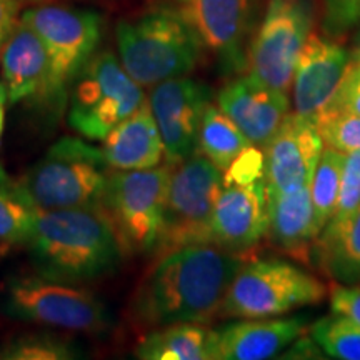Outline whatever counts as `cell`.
I'll use <instances>...</instances> for the list:
<instances>
[{
    "mask_svg": "<svg viewBox=\"0 0 360 360\" xmlns=\"http://www.w3.org/2000/svg\"><path fill=\"white\" fill-rule=\"evenodd\" d=\"M244 255L217 244L188 245L159 255L132 297V317L142 327L205 323L219 317L220 305L245 264Z\"/></svg>",
    "mask_w": 360,
    "mask_h": 360,
    "instance_id": "6da1fadb",
    "label": "cell"
},
{
    "mask_svg": "<svg viewBox=\"0 0 360 360\" xmlns=\"http://www.w3.org/2000/svg\"><path fill=\"white\" fill-rule=\"evenodd\" d=\"M25 244L37 276L77 285L114 272L124 255L101 207L39 210Z\"/></svg>",
    "mask_w": 360,
    "mask_h": 360,
    "instance_id": "7a4b0ae2",
    "label": "cell"
},
{
    "mask_svg": "<svg viewBox=\"0 0 360 360\" xmlns=\"http://www.w3.org/2000/svg\"><path fill=\"white\" fill-rule=\"evenodd\" d=\"M119 60L141 87L184 77L202 57L199 37L174 6H157L115 27Z\"/></svg>",
    "mask_w": 360,
    "mask_h": 360,
    "instance_id": "3957f363",
    "label": "cell"
},
{
    "mask_svg": "<svg viewBox=\"0 0 360 360\" xmlns=\"http://www.w3.org/2000/svg\"><path fill=\"white\" fill-rule=\"evenodd\" d=\"M20 19L44 44L49 75L40 103L57 117L69 102L75 77L96 56L102 39V15L89 8L49 4L27 8Z\"/></svg>",
    "mask_w": 360,
    "mask_h": 360,
    "instance_id": "277c9868",
    "label": "cell"
},
{
    "mask_svg": "<svg viewBox=\"0 0 360 360\" xmlns=\"http://www.w3.org/2000/svg\"><path fill=\"white\" fill-rule=\"evenodd\" d=\"M110 172L101 148L79 137H62L17 186L39 210L98 207Z\"/></svg>",
    "mask_w": 360,
    "mask_h": 360,
    "instance_id": "5b68a950",
    "label": "cell"
},
{
    "mask_svg": "<svg viewBox=\"0 0 360 360\" xmlns=\"http://www.w3.org/2000/svg\"><path fill=\"white\" fill-rule=\"evenodd\" d=\"M326 295V283L299 265L281 259H260L238 269L225 292L219 317H282L322 302Z\"/></svg>",
    "mask_w": 360,
    "mask_h": 360,
    "instance_id": "8992f818",
    "label": "cell"
},
{
    "mask_svg": "<svg viewBox=\"0 0 360 360\" xmlns=\"http://www.w3.org/2000/svg\"><path fill=\"white\" fill-rule=\"evenodd\" d=\"M172 165L112 170L101 209L125 255L152 254L159 245Z\"/></svg>",
    "mask_w": 360,
    "mask_h": 360,
    "instance_id": "52a82bcc",
    "label": "cell"
},
{
    "mask_svg": "<svg viewBox=\"0 0 360 360\" xmlns=\"http://www.w3.org/2000/svg\"><path fill=\"white\" fill-rule=\"evenodd\" d=\"M141 85L114 56L102 51L87 62L69 92V124L89 141H102L146 102Z\"/></svg>",
    "mask_w": 360,
    "mask_h": 360,
    "instance_id": "ba28073f",
    "label": "cell"
},
{
    "mask_svg": "<svg viewBox=\"0 0 360 360\" xmlns=\"http://www.w3.org/2000/svg\"><path fill=\"white\" fill-rule=\"evenodd\" d=\"M222 187L224 172L199 152L172 165L157 255L214 244L212 214Z\"/></svg>",
    "mask_w": 360,
    "mask_h": 360,
    "instance_id": "9c48e42d",
    "label": "cell"
},
{
    "mask_svg": "<svg viewBox=\"0 0 360 360\" xmlns=\"http://www.w3.org/2000/svg\"><path fill=\"white\" fill-rule=\"evenodd\" d=\"M4 307L13 319L85 334L105 332L112 322L105 304L94 292L40 276L12 281Z\"/></svg>",
    "mask_w": 360,
    "mask_h": 360,
    "instance_id": "30bf717a",
    "label": "cell"
},
{
    "mask_svg": "<svg viewBox=\"0 0 360 360\" xmlns=\"http://www.w3.org/2000/svg\"><path fill=\"white\" fill-rule=\"evenodd\" d=\"M312 0H269L250 49L249 75L289 94L300 51L312 34Z\"/></svg>",
    "mask_w": 360,
    "mask_h": 360,
    "instance_id": "8fae6325",
    "label": "cell"
},
{
    "mask_svg": "<svg viewBox=\"0 0 360 360\" xmlns=\"http://www.w3.org/2000/svg\"><path fill=\"white\" fill-rule=\"evenodd\" d=\"M210 98L209 85L187 75L150 89L147 102L164 143L165 164L175 165L199 152L202 117Z\"/></svg>",
    "mask_w": 360,
    "mask_h": 360,
    "instance_id": "7c38bea8",
    "label": "cell"
},
{
    "mask_svg": "<svg viewBox=\"0 0 360 360\" xmlns=\"http://www.w3.org/2000/svg\"><path fill=\"white\" fill-rule=\"evenodd\" d=\"M172 6L220 69L227 74L245 69L252 0H172Z\"/></svg>",
    "mask_w": 360,
    "mask_h": 360,
    "instance_id": "4fadbf2b",
    "label": "cell"
},
{
    "mask_svg": "<svg viewBox=\"0 0 360 360\" xmlns=\"http://www.w3.org/2000/svg\"><path fill=\"white\" fill-rule=\"evenodd\" d=\"M323 150V141L312 119L287 114L264 146L265 184L270 192H290L310 186Z\"/></svg>",
    "mask_w": 360,
    "mask_h": 360,
    "instance_id": "5bb4252c",
    "label": "cell"
},
{
    "mask_svg": "<svg viewBox=\"0 0 360 360\" xmlns=\"http://www.w3.org/2000/svg\"><path fill=\"white\" fill-rule=\"evenodd\" d=\"M267 184H224L212 214V242L247 257L267 233Z\"/></svg>",
    "mask_w": 360,
    "mask_h": 360,
    "instance_id": "9a60e30c",
    "label": "cell"
},
{
    "mask_svg": "<svg viewBox=\"0 0 360 360\" xmlns=\"http://www.w3.org/2000/svg\"><path fill=\"white\" fill-rule=\"evenodd\" d=\"M307 315L233 319L214 328L210 360H267L278 357L307 330Z\"/></svg>",
    "mask_w": 360,
    "mask_h": 360,
    "instance_id": "2e32d148",
    "label": "cell"
},
{
    "mask_svg": "<svg viewBox=\"0 0 360 360\" xmlns=\"http://www.w3.org/2000/svg\"><path fill=\"white\" fill-rule=\"evenodd\" d=\"M350 53L330 35L312 32L300 51L294 72L295 114L315 119L330 101L350 64Z\"/></svg>",
    "mask_w": 360,
    "mask_h": 360,
    "instance_id": "e0dca14e",
    "label": "cell"
},
{
    "mask_svg": "<svg viewBox=\"0 0 360 360\" xmlns=\"http://www.w3.org/2000/svg\"><path fill=\"white\" fill-rule=\"evenodd\" d=\"M217 105L240 129L252 146L264 148L289 114V96L269 87L252 75H242L224 85Z\"/></svg>",
    "mask_w": 360,
    "mask_h": 360,
    "instance_id": "ac0fdd59",
    "label": "cell"
},
{
    "mask_svg": "<svg viewBox=\"0 0 360 360\" xmlns=\"http://www.w3.org/2000/svg\"><path fill=\"white\" fill-rule=\"evenodd\" d=\"M267 233L270 240L285 254L307 262L319 231L315 224L310 186L290 192L267 191Z\"/></svg>",
    "mask_w": 360,
    "mask_h": 360,
    "instance_id": "d6986e66",
    "label": "cell"
},
{
    "mask_svg": "<svg viewBox=\"0 0 360 360\" xmlns=\"http://www.w3.org/2000/svg\"><path fill=\"white\" fill-rule=\"evenodd\" d=\"M0 67L7 102L34 98L40 103L49 75L47 53L39 35L22 19L0 51Z\"/></svg>",
    "mask_w": 360,
    "mask_h": 360,
    "instance_id": "ffe728a7",
    "label": "cell"
},
{
    "mask_svg": "<svg viewBox=\"0 0 360 360\" xmlns=\"http://www.w3.org/2000/svg\"><path fill=\"white\" fill-rule=\"evenodd\" d=\"M101 150L112 170H143L162 165L164 143L147 101L102 139Z\"/></svg>",
    "mask_w": 360,
    "mask_h": 360,
    "instance_id": "44dd1931",
    "label": "cell"
},
{
    "mask_svg": "<svg viewBox=\"0 0 360 360\" xmlns=\"http://www.w3.org/2000/svg\"><path fill=\"white\" fill-rule=\"evenodd\" d=\"M312 260L339 285H360V205L328 220L315 240Z\"/></svg>",
    "mask_w": 360,
    "mask_h": 360,
    "instance_id": "7402d4cb",
    "label": "cell"
},
{
    "mask_svg": "<svg viewBox=\"0 0 360 360\" xmlns=\"http://www.w3.org/2000/svg\"><path fill=\"white\" fill-rule=\"evenodd\" d=\"M212 328L205 323H172L143 337L135 355L143 360H210Z\"/></svg>",
    "mask_w": 360,
    "mask_h": 360,
    "instance_id": "603a6c76",
    "label": "cell"
},
{
    "mask_svg": "<svg viewBox=\"0 0 360 360\" xmlns=\"http://www.w3.org/2000/svg\"><path fill=\"white\" fill-rule=\"evenodd\" d=\"M252 143L240 129L212 102L207 105L199 132V154L209 159L215 167L227 170L233 159Z\"/></svg>",
    "mask_w": 360,
    "mask_h": 360,
    "instance_id": "cb8c5ba5",
    "label": "cell"
},
{
    "mask_svg": "<svg viewBox=\"0 0 360 360\" xmlns=\"http://www.w3.org/2000/svg\"><path fill=\"white\" fill-rule=\"evenodd\" d=\"M342 164H344V154L335 148L326 147L312 175L310 195H312L315 224L321 232L328 220L334 217L337 200H339Z\"/></svg>",
    "mask_w": 360,
    "mask_h": 360,
    "instance_id": "d4e9b609",
    "label": "cell"
},
{
    "mask_svg": "<svg viewBox=\"0 0 360 360\" xmlns=\"http://www.w3.org/2000/svg\"><path fill=\"white\" fill-rule=\"evenodd\" d=\"M37 212L17 182L0 187V244H25Z\"/></svg>",
    "mask_w": 360,
    "mask_h": 360,
    "instance_id": "484cf974",
    "label": "cell"
},
{
    "mask_svg": "<svg viewBox=\"0 0 360 360\" xmlns=\"http://www.w3.org/2000/svg\"><path fill=\"white\" fill-rule=\"evenodd\" d=\"M310 335L328 359L360 360V326L340 314L326 315L310 327Z\"/></svg>",
    "mask_w": 360,
    "mask_h": 360,
    "instance_id": "4316f807",
    "label": "cell"
},
{
    "mask_svg": "<svg viewBox=\"0 0 360 360\" xmlns=\"http://www.w3.org/2000/svg\"><path fill=\"white\" fill-rule=\"evenodd\" d=\"M79 355L70 340L51 334L20 335L0 347V360H70Z\"/></svg>",
    "mask_w": 360,
    "mask_h": 360,
    "instance_id": "83f0119b",
    "label": "cell"
},
{
    "mask_svg": "<svg viewBox=\"0 0 360 360\" xmlns=\"http://www.w3.org/2000/svg\"><path fill=\"white\" fill-rule=\"evenodd\" d=\"M323 146L342 154L360 150V115L327 103L314 119Z\"/></svg>",
    "mask_w": 360,
    "mask_h": 360,
    "instance_id": "f1b7e54d",
    "label": "cell"
},
{
    "mask_svg": "<svg viewBox=\"0 0 360 360\" xmlns=\"http://www.w3.org/2000/svg\"><path fill=\"white\" fill-rule=\"evenodd\" d=\"M360 205V150L344 154L339 200L334 217L352 212Z\"/></svg>",
    "mask_w": 360,
    "mask_h": 360,
    "instance_id": "f546056e",
    "label": "cell"
},
{
    "mask_svg": "<svg viewBox=\"0 0 360 360\" xmlns=\"http://www.w3.org/2000/svg\"><path fill=\"white\" fill-rule=\"evenodd\" d=\"M360 22V0H323V30L330 37L349 32Z\"/></svg>",
    "mask_w": 360,
    "mask_h": 360,
    "instance_id": "4dcf8cb0",
    "label": "cell"
},
{
    "mask_svg": "<svg viewBox=\"0 0 360 360\" xmlns=\"http://www.w3.org/2000/svg\"><path fill=\"white\" fill-rule=\"evenodd\" d=\"M265 177L264 152L260 147L249 146L238 154L227 170H224V184H252Z\"/></svg>",
    "mask_w": 360,
    "mask_h": 360,
    "instance_id": "1f68e13d",
    "label": "cell"
},
{
    "mask_svg": "<svg viewBox=\"0 0 360 360\" xmlns=\"http://www.w3.org/2000/svg\"><path fill=\"white\" fill-rule=\"evenodd\" d=\"M330 105L339 107L355 115H360V62L352 60L342 77L339 87L334 92Z\"/></svg>",
    "mask_w": 360,
    "mask_h": 360,
    "instance_id": "d6a6232c",
    "label": "cell"
},
{
    "mask_svg": "<svg viewBox=\"0 0 360 360\" xmlns=\"http://www.w3.org/2000/svg\"><path fill=\"white\" fill-rule=\"evenodd\" d=\"M330 310L360 326V285H337L330 294Z\"/></svg>",
    "mask_w": 360,
    "mask_h": 360,
    "instance_id": "836d02e7",
    "label": "cell"
},
{
    "mask_svg": "<svg viewBox=\"0 0 360 360\" xmlns=\"http://www.w3.org/2000/svg\"><path fill=\"white\" fill-rule=\"evenodd\" d=\"M22 0H0V51L22 17Z\"/></svg>",
    "mask_w": 360,
    "mask_h": 360,
    "instance_id": "e575fe53",
    "label": "cell"
},
{
    "mask_svg": "<svg viewBox=\"0 0 360 360\" xmlns=\"http://www.w3.org/2000/svg\"><path fill=\"white\" fill-rule=\"evenodd\" d=\"M282 359H327L321 345L312 339V335L305 337L304 334L295 339L283 352L278 355Z\"/></svg>",
    "mask_w": 360,
    "mask_h": 360,
    "instance_id": "d590c367",
    "label": "cell"
},
{
    "mask_svg": "<svg viewBox=\"0 0 360 360\" xmlns=\"http://www.w3.org/2000/svg\"><path fill=\"white\" fill-rule=\"evenodd\" d=\"M12 179L8 177V175L6 174V170H4L2 165H0V187L2 186H7V184H11Z\"/></svg>",
    "mask_w": 360,
    "mask_h": 360,
    "instance_id": "8d00e7d4",
    "label": "cell"
},
{
    "mask_svg": "<svg viewBox=\"0 0 360 360\" xmlns=\"http://www.w3.org/2000/svg\"><path fill=\"white\" fill-rule=\"evenodd\" d=\"M7 102V89H6V84L0 80V105H6Z\"/></svg>",
    "mask_w": 360,
    "mask_h": 360,
    "instance_id": "74e56055",
    "label": "cell"
},
{
    "mask_svg": "<svg viewBox=\"0 0 360 360\" xmlns=\"http://www.w3.org/2000/svg\"><path fill=\"white\" fill-rule=\"evenodd\" d=\"M4 125H6V107L0 105V139H2Z\"/></svg>",
    "mask_w": 360,
    "mask_h": 360,
    "instance_id": "f35d334b",
    "label": "cell"
},
{
    "mask_svg": "<svg viewBox=\"0 0 360 360\" xmlns=\"http://www.w3.org/2000/svg\"><path fill=\"white\" fill-rule=\"evenodd\" d=\"M352 60H359V62H360V35H359L357 45H355V49H354V56H352Z\"/></svg>",
    "mask_w": 360,
    "mask_h": 360,
    "instance_id": "ab89813d",
    "label": "cell"
}]
</instances>
